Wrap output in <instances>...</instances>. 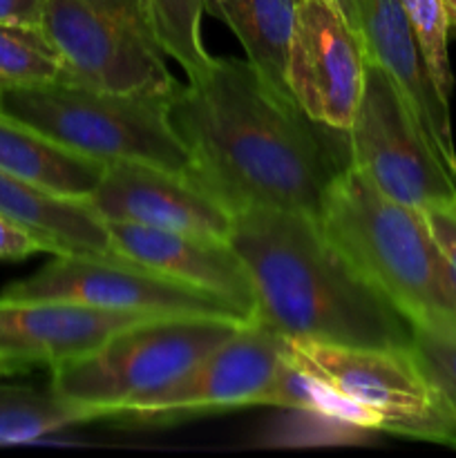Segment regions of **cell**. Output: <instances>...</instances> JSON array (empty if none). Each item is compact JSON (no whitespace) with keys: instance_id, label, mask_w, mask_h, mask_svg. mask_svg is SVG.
Returning a JSON list of instances; mask_svg holds the SVG:
<instances>
[{"instance_id":"277c9868","label":"cell","mask_w":456,"mask_h":458,"mask_svg":"<svg viewBox=\"0 0 456 458\" xmlns=\"http://www.w3.org/2000/svg\"><path fill=\"white\" fill-rule=\"evenodd\" d=\"M173 98L107 92L56 79L38 85H0V114L106 164L143 161L195 174L190 150L170 114Z\"/></svg>"},{"instance_id":"3957f363","label":"cell","mask_w":456,"mask_h":458,"mask_svg":"<svg viewBox=\"0 0 456 458\" xmlns=\"http://www.w3.org/2000/svg\"><path fill=\"white\" fill-rule=\"evenodd\" d=\"M320 222L353 267L411 327L456 318V268L420 210L389 199L347 165L329 186Z\"/></svg>"},{"instance_id":"2e32d148","label":"cell","mask_w":456,"mask_h":458,"mask_svg":"<svg viewBox=\"0 0 456 458\" xmlns=\"http://www.w3.org/2000/svg\"><path fill=\"white\" fill-rule=\"evenodd\" d=\"M0 215L45 242L47 253H112L110 228L89 199L54 195L0 170Z\"/></svg>"},{"instance_id":"7402d4cb","label":"cell","mask_w":456,"mask_h":458,"mask_svg":"<svg viewBox=\"0 0 456 458\" xmlns=\"http://www.w3.org/2000/svg\"><path fill=\"white\" fill-rule=\"evenodd\" d=\"M61 72V56L40 27L0 22V85L49 83Z\"/></svg>"},{"instance_id":"ffe728a7","label":"cell","mask_w":456,"mask_h":458,"mask_svg":"<svg viewBox=\"0 0 456 458\" xmlns=\"http://www.w3.org/2000/svg\"><path fill=\"white\" fill-rule=\"evenodd\" d=\"M262 405L308 411V414L322 416V419H329L334 423L378 432V423L365 407H360L356 401L331 387L325 378L304 369L289 353L277 369L273 383L264 392L262 401H259V407Z\"/></svg>"},{"instance_id":"9a60e30c","label":"cell","mask_w":456,"mask_h":458,"mask_svg":"<svg viewBox=\"0 0 456 458\" xmlns=\"http://www.w3.org/2000/svg\"><path fill=\"white\" fill-rule=\"evenodd\" d=\"M107 228L114 255L206 291L235 307L249 322L255 318L253 282L231 242L143 224L110 222Z\"/></svg>"},{"instance_id":"cb8c5ba5","label":"cell","mask_w":456,"mask_h":458,"mask_svg":"<svg viewBox=\"0 0 456 458\" xmlns=\"http://www.w3.org/2000/svg\"><path fill=\"white\" fill-rule=\"evenodd\" d=\"M411 347L456 407V318L411 327Z\"/></svg>"},{"instance_id":"f1b7e54d","label":"cell","mask_w":456,"mask_h":458,"mask_svg":"<svg viewBox=\"0 0 456 458\" xmlns=\"http://www.w3.org/2000/svg\"><path fill=\"white\" fill-rule=\"evenodd\" d=\"M7 374H12V371H9L7 367H4L3 362H0V376H7Z\"/></svg>"},{"instance_id":"52a82bcc","label":"cell","mask_w":456,"mask_h":458,"mask_svg":"<svg viewBox=\"0 0 456 458\" xmlns=\"http://www.w3.org/2000/svg\"><path fill=\"white\" fill-rule=\"evenodd\" d=\"M289 356L365 407L378 432L456 450V407L414 347H349L289 340Z\"/></svg>"},{"instance_id":"e0dca14e","label":"cell","mask_w":456,"mask_h":458,"mask_svg":"<svg viewBox=\"0 0 456 458\" xmlns=\"http://www.w3.org/2000/svg\"><path fill=\"white\" fill-rule=\"evenodd\" d=\"M0 170L54 195L89 199L107 164L79 155L34 128L0 114Z\"/></svg>"},{"instance_id":"6da1fadb","label":"cell","mask_w":456,"mask_h":458,"mask_svg":"<svg viewBox=\"0 0 456 458\" xmlns=\"http://www.w3.org/2000/svg\"><path fill=\"white\" fill-rule=\"evenodd\" d=\"M170 114L195 177L232 210L320 217L329 186L351 165L347 132L308 119L240 58H213L177 89Z\"/></svg>"},{"instance_id":"ba28073f","label":"cell","mask_w":456,"mask_h":458,"mask_svg":"<svg viewBox=\"0 0 456 458\" xmlns=\"http://www.w3.org/2000/svg\"><path fill=\"white\" fill-rule=\"evenodd\" d=\"M347 137L353 168L389 199L416 210L456 199V179L401 89L376 63L367 61L365 88Z\"/></svg>"},{"instance_id":"d6986e66","label":"cell","mask_w":456,"mask_h":458,"mask_svg":"<svg viewBox=\"0 0 456 458\" xmlns=\"http://www.w3.org/2000/svg\"><path fill=\"white\" fill-rule=\"evenodd\" d=\"M92 420H97L94 411L63 401L52 389L38 392L25 385L0 383V445H25Z\"/></svg>"},{"instance_id":"4fadbf2b","label":"cell","mask_w":456,"mask_h":458,"mask_svg":"<svg viewBox=\"0 0 456 458\" xmlns=\"http://www.w3.org/2000/svg\"><path fill=\"white\" fill-rule=\"evenodd\" d=\"M360 34L367 61L387 72L425 137L456 179V148L452 134L450 101L441 97L429 76L420 45L411 31L401 0H338Z\"/></svg>"},{"instance_id":"7c38bea8","label":"cell","mask_w":456,"mask_h":458,"mask_svg":"<svg viewBox=\"0 0 456 458\" xmlns=\"http://www.w3.org/2000/svg\"><path fill=\"white\" fill-rule=\"evenodd\" d=\"M89 204L107 224H143L224 242L235 222V210L199 177L143 161L107 164Z\"/></svg>"},{"instance_id":"7a4b0ae2","label":"cell","mask_w":456,"mask_h":458,"mask_svg":"<svg viewBox=\"0 0 456 458\" xmlns=\"http://www.w3.org/2000/svg\"><path fill=\"white\" fill-rule=\"evenodd\" d=\"M228 242L253 282V320L286 340L411 344L410 320L353 267L316 215L235 210Z\"/></svg>"},{"instance_id":"5bb4252c","label":"cell","mask_w":456,"mask_h":458,"mask_svg":"<svg viewBox=\"0 0 456 458\" xmlns=\"http://www.w3.org/2000/svg\"><path fill=\"white\" fill-rule=\"evenodd\" d=\"M148 320L65 300L12 298L0 293V362L12 374L56 367L106 343L112 334Z\"/></svg>"},{"instance_id":"8992f818","label":"cell","mask_w":456,"mask_h":458,"mask_svg":"<svg viewBox=\"0 0 456 458\" xmlns=\"http://www.w3.org/2000/svg\"><path fill=\"white\" fill-rule=\"evenodd\" d=\"M40 30L61 56V79L123 94L174 97L150 0H45Z\"/></svg>"},{"instance_id":"603a6c76","label":"cell","mask_w":456,"mask_h":458,"mask_svg":"<svg viewBox=\"0 0 456 458\" xmlns=\"http://www.w3.org/2000/svg\"><path fill=\"white\" fill-rule=\"evenodd\" d=\"M401 4L418 40L434 85L441 97L450 101L452 89H454V74H452L450 52H447L452 27L445 4L443 0H401Z\"/></svg>"},{"instance_id":"44dd1931","label":"cell","mask_w":456,"mask_h":458,"mask_svg":"<svg viewBox=\"0 0 456 458\" xmlns=\"http://www.w3.org/2000/svg\"><path fill=\"white\" fill-rule=\"evenodd\" d=\"M156 34L165 54L186 72L188 81L197 79L210 67V56L201 38L204 0H150Z\"/></svg>"},{"instance_id":"ac0fdd59","label":"cell","mask_w":456,"mask_h":458,"mask_svg":"<svg viewBox=\"0 0 456 458\" xmlns=\"http://www.w3.org/2000/svg\"><path fill=\"white\" fill-rule=\"evenodd\" d=\"M302 0H204L206 12L226 22L246 52V61L259 76L291 98L286 85V56Z\"/></svg>"},{"instance_id":"5b68a950","label":"cell","mask_w":456,"mask_h":458,"mask_svg":"<svg viewBox=\"0 0 456 458\" xmlns=\"http://www.w3.org/2000/svg\"><path fill=\"white\" fill-rule=\"evenodd\" d=\"M240 325L244 322L215 316L139 320L92 352L52 367L49 389L107 420L186 376Z\"/></svg>"},{"instance_id":"d4e9b609","label":"cell","mask_w":456,"mask_h":458,"mask_svg":"<svg viewBox=\"0 0 456 458\" xmlns=\"http://www.w3.org/2000/svg\"><path fill=\"white\" fill-rule=\"evenodd\" d=\"M420 213L441 253L456 268V199L432 204Z\"/></svg>"},{"instance_id":"30bf717a","label":"cell","mask_w":456,"mask_h":458,"mask_svg":"<svg viewBox=\"0 0 456 458\" xmlns=\"http://www.w3.org/2000/svg\"><path fill=\"white\" fill-rule=\"evenodd\" d=\"M289 353V340L258 320L244 322L231 338L164 392L116 411L112 423L170 425L217 411L259 407L264 392Z\"/></svg>"},{"instance_id":"4316f807","label":"cell","mask_w":456,"mask_h":458,"mask_svg":"<svg viewBox=\"0 0 456 458\" xmlns=\"http://www.w3.org/2000/svg\"><path fill=\"white\" fill-rule=\"evenodd\" d=\"M45 0H0V22L3 25L40 27Z\"/></svg>"},{"instance_id":"83f0119b","label":"cell","mask_w":456,"mask_h":458,"mask_svg":"<svg viewBox=\"0 0 456 458\" xmlns=\"http://www.w3.org/2000/svg\"><path fill=\"white\" fill-rule=\"evenodd\" d=\"M447 9V16H450V27L456 31V0H443Z\"/></svg>"},{"instance_id":"8fae6325","label":"cell","mask_w":456,"mask_h":458,"mask_svg":"<svg viewBox=\"0 0 456 458\" xmlns=\"http://www.w3.org/2000/svg\"><path fill=\"white\" fill-rule=\"evenodd\" d=\"M367 54L338 0H302L286 56V85L308 119L347 132L365 88Z\"/></svg>"},{"instance_id":"9c48e42d","label":"cell","mask_w":456,"mask_h":458,"mask_svg":"<svg viewBox=\"0 0 456 458\" xmlns=\"http://www.w3.org/2000/svg\"><path fill=\"white\" fill-rule=\"evenodd\" d=\"M3 295L65 300L146 318L215 316L249 322L224 300L119 255H54V262L9 284Z\"/></svg>"},{"instance_id":"484cf974","label":"cell","mask_w":456,"mask_h":458,"mask_svg":"<svg viewBox=\"0 0 456 458\" xmlns=\"http://www.w3.org/2000/svg\"><path fill=\"white\" fill-rule=\"evenodd\" d=\"M36 253H47L45 242L13 219L0 215V259L16 262Z\"/></svg>"}]
</instances>
